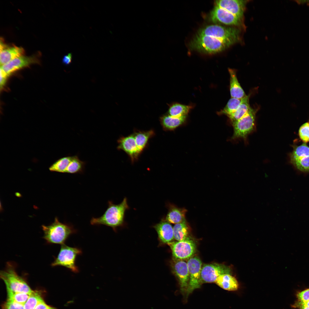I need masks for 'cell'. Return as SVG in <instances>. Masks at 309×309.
I'll return each instance as SVG.
<instances>
[{
  "label": "cell",
  "mask_w": 309,
  "mask_h": 309,
  "mask_svg": "<svg viewBox=\"0 0 309 309\" xmlns=\"http://www.w3.org/2000/svg\"><path fill=\"white\" fill-rule=\"evenodd\" d=\"M238 31L218 25L207 26L200 30L191 41L193 50L214 54L225 49L238 39Z\"/></svg>",
  "instance_id": "cell-1"
},
{
  "label": "cell",
  "mask_w": 309,
  "mask_h": 309,
  "mask_svg": "<svg viewBox=\"0 0 309 309\" xmlns=\"http://www.w3.org/2000/svg\"><path fill=\"white\" fill-rule=\"evenodd\" d=\"M290 162L298 170L304 173H309V156L300 158Z\"/></svg>",
  "instance_id": "cell-30"
},
{
  "label": "cell",
  "mask_w": 309,
  "mask_h": 309,
  "mask_svg": "<svg viewBox=\"0 0 309 309\" xmlns=\"http://www.w3.org/2000/svg\"><path fill=\"white\" fill-rule=\"evenodd\" d=\"M173 270L178 279L181 291L186 293L189 281V275L187 263L184 260L174 259L172 264Z\"/></svg>",
  "instance_id": "cell-13"
},
{
  "label": "cell",
  "mask_w": 309,
  "mask_h": 309,
  "mask_svg": "<svg viewBox=\"0 0 309 309\" xmlns=\"http://www.w3.org/2000/svg\"><path fill=\"white\" fill-rule=\"evenodd\" d=\"M0 62L1 66L13 59L24 55L25 51L21 47L7 44L3 38H1L0 44Z\"/></svg>",
  "instance_id": "cell-11"
},
{
  "label": "cell",
  "mask_w": 309,
  "mask_h": 309,
  "mask_svg": "<svg viewBox=\"0 0 309 309\" xmlns=\"http://www.w3.org/2000/svg\"><path fill=\"white\" fill-rule=\"evenodd\" d=\"M300 302L304 305L309 307V300L305 302Z\"/></svg>",
  "instance_id": "cell-39"
},
{
  "label": "cell",
  "mask_w": 309,
  "mask_h": 309,
  "mask_svg": "<svg viewBox=\"0 0 309 309\" xmlns=\"http://www.w3.org/2000/svg\"><path fill=\"white\" fill-rule=\"evenodd\" d=\"M173 230L174 239L177 241L184 240L189 237V228L186 221L175 224Z\"/></svg>",
  "instance_id": "cell-23"
},
{
  "label": "cell",
  "mask_w": 309,
  "mask_h": 309,
  "mask_svg": "<svg viewBox=\"0 0 309 309\" xmlns=\"http://www.w3.org/2000/svg\"><path fill=\"white\" fill-rule=\"evenodd\" d=\"M249 96H246L242 99L241 103L237 110L233 113L228 115L231 123L241 118L250 110Z\"/></svg>",
  "instance_id": "cell-22"
},
{
  "label": "cell",
  "mask_w": 309,
  "mask_h": 309,
  "mask_svg": "<svg viewBox=\"0 0 309 309\" xmlns=\"http://www.w3.org/2000/svg\"><path fill=\"white\" fill-rule=\"evenodd\" d=\"M307 5L309 6V0H307Z\"/></svg>",
  "instance_id": "cell-40"
},
{
  "label": "cell",
  "mask_w": 309,
  "mask_h": 309,
  "mask_svg": "<svg viewBox=\"0 0 309 309\" xmlns=\"http://www.w3.org/2000/svg\"><path fill=\"white\" fill-rule=\"evenodd\" d=\"M300 138L304 142L309 141V122L303 124L300 127L298 131Z\"/></svg>",
  "instance_id": "cell-32"
},
{
  "label": "cell",
  "mask_w": 309,
  "mask_h": 309,
  "mask_svg": "<svg viewBox=\"0 0 309 309\" xmlns=\"http://www.w3.org/2000/svg\"><path fill=\"white\" fill-rule=\"evenodd\" d=\"M215 5L210 15L212 21L229 25H237L239 24L240 18L226 9Z\"/></svg>",
  "instance_id": "cell-14"
},
{
  "label": "cell",
  "mask_w": 309,
  "mask_h": 309,
  "mask_svg": "<svg viewBox=\"0 0 309 309\" xmlns=\"http://www.w3.org/2000/svg\"><path fill=\"white\" fill-rule=\"evenodd\" d=\"M42 300L38 292L32 291L24 305V309H35L37 304Z\"/></svg>",
  "instance_id": "cell-29"
},
{
  "label": "cell",
  "mask_w": 309,
  "mask_h": 309,
  "mask_svg": "<svg viewBox=\"0 0 309 309\" xmlns=\"http://www.w3.org/2000/svg\"><path fill=\"white\" fill-rule=\"evenodd\" d=\"M82 253L81 250L78 248L62 245L57 256L51 265L52 267L63 266L74 273H78L79 270L76 265V260L77 256Z\"/></svg>",
  "instance_id": "cell-6"
},
{
  "label": "cell",
  "mask_w": 309,
  "mask_h": 309,
  "mask_svg": "<svg viewBox=\"0 0 309 309\" xmlns=\"http://www.w3.org/2000/svg\"></svg>",
  "instance_id": "cell-41"
},
{
  "label": "cell",
  "mask_w": 309,
  "mask_h": 309,
  "mask_svg": "<svg viewBox=\"0 0 309 309\" xmlns=\"http://www.w3.org/2000/svg\"><path fill=\"white\" fill-rule=\"evenodd\" d=\"M293 308L300 309H309V307L303 304L300 301L297 300L292 305Z\"/></svg>",
  "instance_id": "cell-38"
},
{
  "label": "cell",
  "mask_w": 309,
  "mask_h": 309,
  "mask_svg": "<svg viewBox=\"0 0 309 309\" xmlns=\"http://www.w3.org/2000/svg\"><path fill=\"white\" fill-rule=\"evenodd\" d=\"M137 147L141 152L146 146L150 138L155 134L152 130L146 131H136L133 133Z\"/></svg>",
  "instance_id": "cell-21"
},
{
  "label": "cell",
  "mask_w": 309,
  "mask_h": 309,
  "mask_svg": "<svg viewBox=\"0 0 309 309\" xmlns=\"http://www.w3.org/2000/svg\"><path fill=\"white\" fill-rule=\"evenodd\" d=\"M228 71L230 76V91L231 98L242 99L246 95L237 80L236 71L232 69H229Z\"/></svg>",
  "instance_id": "cell-17"
},
{
  "label": "cell",
  "mask_w": 309,
  "mask_h": 309,
  "mask_svg": "<svg viewBox=\"0 0 309 309\" xmlns=\"http://www.w3.org/2000/svg\"><path fill=\"white\" fill-rule=\"evenodd\" d=\"M186 116L175 117L168 114L160 117V121L163 129L165 130H174L180 126L185 120Z\"/></svg>",
  "instance_id": "cell-19"
},
{
  "label": "cell",
  "mask_w": 309,
  "mask_h": 309,
  "mask_svg": "<svg viewBox=\"0 0 309 309\" xmlns=\"http://www.w3.org/2000/svg\"><path fill=\"white\" fill-rule=\"evenodd\" d=\"M8 299L12 300L17 303L24 305L28 300L29 295L21 292L7 291Z\"/></svg>",
  "instance_id": "cell-31"
},
{
  "label": "cell",
  "mask_w": 309,
  "mask_h": 309,
  "mask_svg": "<svg viewBox=\"0 0 309 309\" xmlns=\"http://www.w3.org/2000/svg\"><path fill=\"white\" fill-rule=\"evenodd\" d=\"M5 309H24V305L8 299L4 305Z\"/></svg>",
  "instance_id": "cell-33"
},
{
  "label": "cell",
  "mask_w": 309,
  "mask_h": 309,
  "mask_svg": "<svg viewBox=\"0 0 309 309\" xmlns=\"http://www.w3.org/2000/svg\"><path fill=\"white\" fill-rule=\"evenodd\" d=\"M242 99L231 98L228 102L224 108L219 113L227 116L234 112L241 103Z\"/></svg>",
  "instance_id": "cell-28"
},
{
  "label": "cell",
  "mask_w": 309,
  "mask_h": 309,
  "mask_svg": "<svg viewBox=\"0 0 309 309\" xmlns=\"http://www.w3.org/2000/svg\"><path fill=\"white\" fill-rule=\"evenodd\" d=\"M85 165L86 162L81 160L78 156H73L72 160L66 169V173H82L84 171Z\"/></svg>",
  "instance_id": "cell-24"
},
{
  "label": "cell",
  "mask_w": 309,
  "mask_h": 309,
  "mask_svg": "<svg viewBox=\"0 0 309 309\" xmlns=\"http://www.w3.org/2000/svg\"><path fill=\"white\" fill-rule=\"evenodd\" d=\"M189 275V281L186 292L188 296L194 290L200 288L201 284V274L202 262L197 256H193L189 259L187 263Z\"/></svg>",
  "instance_id": "cell-8"
},
{
  "label": "cell",
  "mask_w": 309,
  "mask_h": 309,
  "mask_svg": "<svg viewBox=\"0 0 309 309\" xmlns=\"http://www.w3.org/2000/svg\"><path fill=\"white\" fill-rule=\"evenodd\" d=\"M35 309H56L47 305L43 300L40 301L37 304Z\"/></svg>",
  "instance_id": "cell-36"
},
{
  "label": "cell",
  "mask_w": 309,
  "mask_h": 309,
  "mask_svg": "<svg viewBox=\"0 0 309 309\" xmlns=\"http://www.w3.org/2000/svg\"><path fill=\"white\" fill-rule=\"evenodd\" d=\"M187 210L173 205L169 206L165 220L170 223L177 224L186 221L185 216Z\"/></svg>",
  "instance_id": "cell-18"
},
{
  "label": "cell",
  "mask_w": 309,
  "mask_h": 309,
  "mask_svg": "<svg viewBox=\"0 0 309 309\" xmlns=\"http://www.w3.org/2000/svg\"><path fill=\"white\" fill-rule=\"evenodd\" d=\"M159 237L162 242L167 243L174 238L173 227L169 223L163 219L154 226Z\"/></svg>",
  "instance_id": "cell-16"
},
{
  "label": "cell",
  "mask_w": 309,
  "mask_h": 309,
  "mask_svg": "<svg viewBox=\"0 0 309 309\" xmlns=\"http://www.w3.org/2000/svg\"><path fill=\"white\" fill-rule=\"evenodd\" d=\"M299 301L305 302L309 300V288L299 292L296 294Z\"/></svg>",
  "instance_id": "cell-34"
},
{
  "label": "cell",
  "mask_w": 309,
  "mask_h": 309,
  "mask_svg": "<svg viewBox=\"0 0 309 309\" xmlns=\"http://www.w3.org/2000/svg\"><path fill=\"white\" fill-rule=\"evenodd\" d=\"M192 107L179 103H174L170 106L168 114L173 116H186Z\"/></svg>",
  "instance_id": "cell-26"
},
{
  "label": "cell",
  "mask_w": 309,
  "mask_h": 309,
  "mask_svg": "<svg viewBox=\"0 0 309 309\" xmlns=\"http://www.w3.org/2000/svg\"><path fill=\"white\" fill-rule=\"evenodd\" d=\"M0 89H3L7 81L8 76L1 69H0Z\"/></svg>",
  "instance_id": "cell-35"
},
{
  "label": "cell",
  "mask_w": 309,
  "mask_h": 309,
  "mask_svg": "<svg viewBox=\"0 0 309 309\" xmlns=\"http://www.w3.org/2000/svg\"><path fill=\"white\" fill-rule=\"evenodd\" d=\"M42 227L43 238L50 244H64L69 236L76 231L71 225L60 222L57 217L50 225H42Z\"/></svg>",
  "instance_id": "cell-3"
},
{
  "label": "cell",
  "mask_w": 309,
  "mask_h": 309,
  "mask_svg": "<svg viewBox=\"0 0 309 309\" xmlns=\"http://www.w3.org/2000/svg\"><path fill=\"white\" fill-rule=\"evenodd\" d=\"M230 268L222 264L216 263L205 264L202 266L201 270V284L215 282L219 276L224 274H230Z\"/></svg>",
  "instance_id": "cell-9"
},
{
  "label": "cell",
  "mask_w": 309,
  "mask_h": 309,
  "mask_svg": "<svg viewBox=\"0 0 309 309\" xmlns=\"http://www.w3.org/2000/svg\"><path fill=\"white\" fill-rule=\"evenodd\" d=\"M215 283L222 288L228 291H235L238 287L236 279L230 274H225L219 276Z\"/></svg>",
  "instance_id": "cell-20"
},
{
  "label": "cell",
  "mask_w": 309,
  "mask_h": 309,
  "mask_svg": "<svg viewBox=\"0 0 309 309\" xmlns=\"http://www.w3.org/2000/svg\"><path fill=\"white\" fill-rule=\"evenodd\" d=\"M39 54L30 56L24 55L16 58L8 63L1 66V69L9 77L14 72L30 65L39 64Z\"/></svg>",
  "instance_id": "cell-10"
},
{
  "label": "cell",
  "mask_w": 309,
  "mask_h": 309,
  "mask_svg": "<svg viewBox=\"0 0 309 309\" xmlns=\"http://www.w3.org/2000/svg\"><path fill=\"white\" fill-rule=\"evenodd\" d=\"M0 277L5 284L7 291L29 294L32 291L24 279L17 274L16 265L13 262L7 263L4 270L0 272Z\"/></svg>",
  "instance_id": "cell-4"
},
{
  "label": "cell",
  "mask_w": 309,
  "mask_h": 309,
  "mask_svg": "<svg viewBox=\"0 0 309 309\" xmlns=\"http://www.w3.org/2000/svg\"><path fill=\"white\" fill-rule=\"evenodd\" d=\"M117 142V149L124 151L129 157L132 163L137 160L141 152L137 147L133 134L121 137Z\"/></svg>",
  "instance_id": "cell-12"
},
{
  "label": "cell",
  "mask_w": 309,
  "mask_h": 309,
  "mask_svg": "<svg viewBox=\"0 0 309 309\" xmlns=\"http://www.w3.org/2000/svg\"><path fill=\"white\" fill-rule=\"evenodd\" d=\"M168 244L175 259L188 260L193 257L196 251V243L189 237L182 241L171 242Z\"/></svg>",
  "instance_id": "cell-7"
},
{
  "label": "cell",
  "mask_w": 309,
  "mask_h": 309,
  "mask_svg": "<svg viewBox=\"0 0 309 309\" xmlns=\"http://www.w3.org/2000/svg\"><path fill=\"white\" fill-rule=\"evenodd\" d=\"M72 156H67L61 158L56 161L49 167V170L62 173H66V170L72 160Z\"/></svg>",
  "instance_id": "cell-25"
},
{
  "label": "cell",
  "mask_w": 309,
  "mask_h": 309,
  "mask_svg": "<svg viewBox=\"0 0 309 309\" xmlns=\"http://www.w3.org/2000/svg\"><path fill=\"white\" fill-rule=\"evenodd\" d=\"M72 53H68L63 57L62 60V63L66 65L70 64L72 62Z\"/></svg>",
  "instance_id": "cell-37"
},
{
  "label": "cell",
  "mask_w": 309,
  "mask_h": 309,
  "mask_svg": "<svg viewBox=\"0 0 309 309\" xmlns=\"http://www.w3.org/2000/svg\"><path fill=\"white\" fill-rule=\"evenodd\" d=\"M215 4L230 11L241 19L243 16L245 1L239 0H219Z\"/></svg>",
  "instance_id": "cell-15"
},
{
  "label": "cell",
  "mask_w": 309,
  "mask_h": 309,
  "mask_svg": "<svg viewBox=\"0 0 309 309\" xmlns=\"http://www.w3.org/2000/svg\"><path fill=\"white\" fill-rule=\"evenodd\" d=\"M256 111L251 108L247 113L239 119L232 123L233 133V140L242 139L245 140L247 136L255 130Z\"/></svg>",
  "instance_id": "cell-5"
},
{
  "label": "cell",
  "mask_w": 309,
  "mask_h": 309,
  "mask_svg": "<svg viewBox=\"0 0 309 309\" xmlns=\"http://www.w3.org/2000/svg\"><path fill=\"white\" fill-rule=\"evenodd\" d=\"M108 204V207L103 215L98 217L92 218L91 225H104L115 229L123 224L125 211L129 208L126 198L125 197L118 204H114L111 201H109Z\"/></svg>",
  "instance_id": "cell-2"
},
{
  "label": "cell",
  "mask_w": 309,
  "mask_h": 309,
  "mask_svg": "<svg viewBox=\"0 0 309 309\" xmlns=\"http://www.w3.org/2000/svg\"><path fill=\"white\" fill-rule=\"evenodd\" d=\"M309 156V147L306 143L304 142L299 146H295L290 155V162L300 158Z\"/></svg>",
  "instance_id": "cell-27"
}]
</instances>
